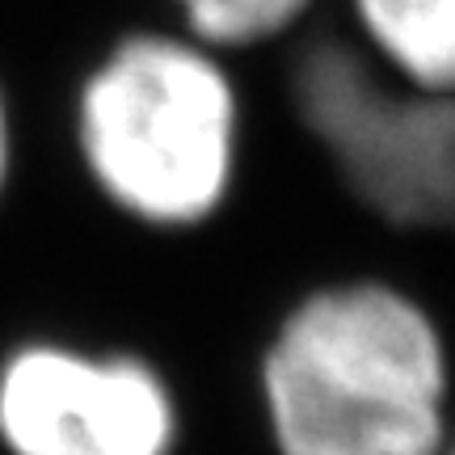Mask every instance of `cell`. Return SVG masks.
Here are the masks:
<instances>
[{
  "label": "cell",
  "instance_id": "5",
  "mask_svg": "<svg viewBox=\"0 0 455 455\" xmlns=\"http://www.w3.org/2000/svg\"><path fill=\"white\" fill-rule=\"evenodd\" d=\"M350 34L375 64L422 89L455 93V0H346Z\"/></svg>",
  "mask_w": 455,
  "mask_h": 455
},
{
  "label": "cell",
  "instance_id": "6",
  "mask_svg": "<svg viewBox=\"0 0 455 455\" xmlns=\"http://www.w3.org/2000/svg\"><path fill=\"white\" fill-rule=\"evenodd\" d=\"M178 17V30L212 51H253L304 26L316 0H161Z\"/></svg>",
  "mask_w": 455,
  "mask_h": 455
},
{
  "label": "cell",
  "instance_id": "4",
  "mask_svg": "<svg viewBox=\"0 0 455 455\" xmlns=\"http://www.w3.org/2000/svg\"><path fill=\"white\" fill-rule=\"evenodd\" d=\"M181 401L127 346L21 338L0 355L4 455H178Z\"/></svg>",
  "mask_w": 455,
  "mask_h": 455
},
{
  "label": "cell",
  "instance_id": "8",
  "mask_svg": "<svg viewBox=\"0 0 455 455\" xmlns=\"http://www.w3.org/2000/svg\"><path fill=\"white\" fill-rule=\"evenodd\" d=\"M439 455H455V430H451V439L443 443V451H439Z\"/></svg>",
  "mask_w": 455,
  "mask_h": 455
},
{
  "label": "cell",
  "instance_id": "1",
  "mask_svg": "<svg viewBox=\"0 0 455 455\" xmlns=\"http://www.w3.org/2000/svg\"><path fill=\"white\" fill-rule=\"evenodd\" d=\"M258 405L275 455H439L455 430L451 338L392 278H329L270 325Z\"/></svg>",
  "mask_w": 455,
  "mask_h": 455
},
{
  "label": "cell",
  "instance_id": "2",
  "mask_svg": "<svg viewBox=\"0 0 455 455\" xmlns=\"http://www.w3.org/2000/svg\"><path fill=\"white\" fill-rule=\"evenodd\" d=\"M241 89L224 55L181 30H127L72 93V148L114 215L195 232L228 207L241 169Z\"/></svg>",
  "mask_w": 455,
  "mask_h": 455
},
{
  "label": "cell",
  "instance_id": "7",
  "mask_svg": "<svg viewBox=\"0 0 455 455\" xmlns=\"http://www.w3.org/2000/svg\"><path fill=\"white\" fill-rule=\"evenodd\" d=\"M9 173H13V114H9V98L0 89V198L9 190Z\"/></svg>",
  "mask_w": 455,
  "mask_h": 455
},
{
  "label": "cell",
  "instance_id": "3",
  "mask_svg": "<svg viewBox=\"0 0 455 455\" xmlns=\"http://www.w3.org/2000/svg\"><path fill=\"white\" fill-rule=\"evenodd\" d=\"M283 84L358 212L409 236H455V93L392 76L338 30L299 38Z\"/></svg>",
  "mask_w": 455,
  "mask_h": 455
}]
</instances>
